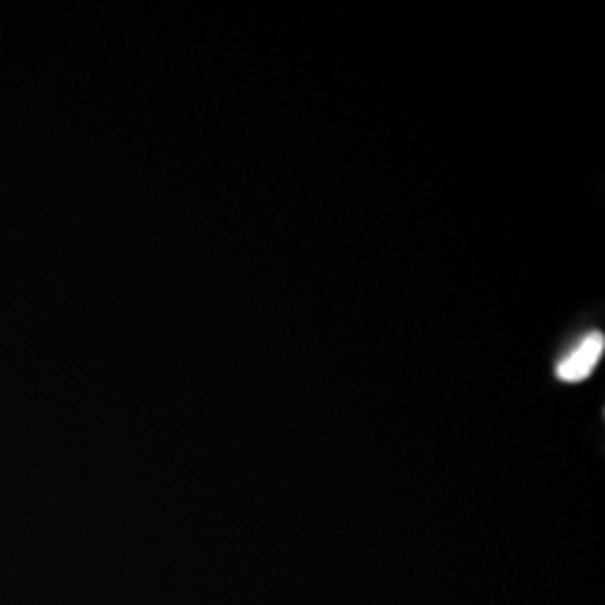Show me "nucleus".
I'll return each mask as SVG.
<instances>
[{
  "mask_svg": "<svg viewBox=\"0 0 605 605\" xmlns=\"http://www.w3.org/2000/svg\"><path fill=\"white\" fill-rule=\"evenodd\" d=\"M605 350V337L601 333H589L567 357L556 364V377L567 384L583 381L596 368Z\"/></svg>",
  "mask_w": 605,
  "mask_h": 605,
  "instance_id": "obj_1",
  "label": "nucleus"
}]
</instances>
